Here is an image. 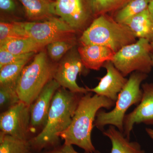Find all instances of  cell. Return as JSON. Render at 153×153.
<instances>
[{"label": "cell", "mask_w": 153, "mask_h": 153, "mask_svg": "<svg viewBox=\"0 0 153 153\" xmlns=\"http://www.w3.org/2000/svg\"><path fill=\"white\" fill-rule=\"evenodd\" d=\"M60 87L52 98L47 122L41 131L30 143L34 153H41L60 145L59 135L71 123L81 97Z\"/></svg>", "instance_id": "1"}, {"label": "cell", "mask_w": 153, "mask_h": 153, "mask_svg": "<svg viewBox=\"0 0 153 153\" xmlns=\"http://www.w3.org/2000/svg\"><path fill=\"white\" fill-rule=\"evenodd\" d=\"M115 102L104 96L88 92L82 95L76 108L71 123L59 135L64 143L75 145L85 152L92 153L96 150L91 141V134L97 112L101 108L107 109Z\"/></svg>", "instance_id": "2"}, {"label": "cell", "mask_w": 153, "mask_h": 153, "mask_svg": "<svg viewBox=\"0 0 153 153\" xmlns=\"http://www.w3.org/2000/svg\"><path fill=\"white\" fill-rule=\"evenodd\" d=\"M136 37L126 25L100 15L82 33V45H97L108 47L116 53L123 47L136 42Z\"/></svg>", "instance_id": "3"}, {"label": "cell", "mask_w": 153, "mask_h": 153, "mask_svg": "<svg viewBox=\"0 0 153 153\" xmlns=\"http://www.w3.org/2000/svg\"><path fill=\"white\" fill-rule=\"evenodd\" d=\"M56 65L49 60L44 50L34 56L17 80L16 91L21 101L29 105L33 103L44 86L53 79Z\"/></svg>", "instance_id": "4"}, {"label": "cell", "mask_w": 153, "mask_h": 153, "mask_svg": "<svg viewBox=\"0 0 153 153\" xmlns=\"http://www.w3.org/2000/svg\"><path fill=\"white\" fill-rule=\"evenodd\" d=\"M148 74L135 71L131 74L123 89L119 94L114 108L109 112L100 110L97 114L94 126L103 131L106 125L114 126L123 133V122L126 113L132 105L139 103L143 96L140 88Z\"/></svg>", "instance_id": "5"}, {"label": "cell", "mask_w": 153, "mask_h": 153, "mask_svg": "<svg viewBox=\"0 0 153 153\" xmlns=\"http://www.w3.org/2000/svg\"><path fill=\"white\" fill-rule=\"evenodd\" d=\"M152 55L150 41L139 38L117 52L111 61L124 76L135 71L148 74L153 68Z\"/></svg>", "instance_id": "6"}, {"label": "cell", "mask_w": 153, "mask_h": 153, "mask_svg": "<svg viewBox=\"0 0 153 153\" xmlns=\"http://www.w3.org/2000/svg\"><path fill=\"white\" fill-rule=\"evenodd\" d=\"M29 38L45 46L74 38L76 31L60 18L54 17L43 22H19Z\"/></svg>", "instance_id": "7"}, {"label": "cell", "mask_w": 153, "mask_h": 153, "mask_svg": "<svg viewBox=\"0 0 153 153\" xmlns=\"http://www.w3.org/2000/svg\"><path fill=\"white\" fill-rule=\"evenodd\" d=\"M87 70L82 63L77 49L74 47L56 64L53 79L60 87L74 93L85 94L88 92L87 88L79 86L76 79L79 74H87Z\"/></svg>", "instance_id": "8"}, {"label": "cell", "mask_w": 153, "mask_h": 153, "mask_svg": "<svg viewBox=\"0 0 153 153\" xmlns=\"http://www.w3.org/2000/svg\"><path fill=\"white\" fill-rule=\"evenodd\" d=\"M30 105L23 102L11 107L0 115L1 132L25 140L32 138Z\"/></svg>", "instance_id": "9"}, {"label": "cell", "mask_w": 153, "mask_h": 153, "mask_svg": "<svg viewBox=\"0 0 153 153\" xmlns=\"http://www.w3.org/2000/svg\"><path fill=\"white\" fill-rule=\"evenodd\" d=\"M56 15L75 31L83 28L91 12L87 0H55Z\"/></svg>", "instance_id": "10"}, {"label": "cell", "mask_w": 153, "mask_h": 153, "mask_svg": "<svg viewBox=\"0 0 153 153\" xmlns=\"http://www.w3.org/2000/svg\"><path fill=\"white\" fill-rule=\"evenodd\" d=\"M143 96L139 104L126 114L123 122V134L130 140L131 132L135 124L153 125V83L142 85Z\"/></svg>", "instance_id": "11"}, {"label": "cell", "mask_w": 153, "mask_h": 153, "mask_svg": "<svg viewBox=\"0 0 153 153\" xmlns=\"http://www.w3.org/2000/svg\"><path fill=\"white\" fill-rule=\"evenodd\" d=\"M60 87L59 83L55 79L50 80L30 105L31 133H35L37 129L41 127L43 128L45 126L52 98L57 89Z\"/></svg>", "instance_id": "12"}, {"label": "cell", "mask_w": 153, "mask_h": 153, "mask_svg": "<svg viewBox=\"0 0 153 153\" xmlns=\"http://www.w3.org/2000/svg\"><path fill=\"white\" fill-rule=\"evenodd\" d=\"M103 67L106 69V74L100 79L98 85L94 88H86L88 92H94L116 102L119 94L125 86L128 79L125 78L111 61H107Z\"/></svg>", "instance_id": "13"}, {"label": "cell", "mask_w": 153, "mask_h": 153, "mask_svg": "<svg viewBox=\"0 0 153 153\" xmlns=\"http://www.w3.org/2000/svg\"><path fill=\"white\" fill-rule=\"evenodd\" d=\"M77 50L85 68L96 71L107 61H111L115 54L108 47L100 45H82Z\"/></svg>", "instance_id": "14"}, {"label": "cell", "mask_w": 153, "mask_h": 153, "mask_svg": "<svg viewBox=\"0 0 153 153\" xmlns=\"http://www.w3.org/2000/svg\"><path fill=\"white\" fill-rule=\"evenodd\" d=\"M30 22L48 20L56 16L55 0H19Z\"/></svg>", "instance_id": "15"}, {"label": "cell", "mask_w": 153, "mask_h": 153, "mask_svg": "<svg viewBox=\"0 0 153 153\" xmlns=\"http://www.w3.org/2000/svg\"><path fill=\"white\" fill-rule=\"evenodd\" d=\"M103 134L110 140L112 145L110 153H146L140 145L137 142L130 141L123 133L110 125Z\"/></svg>", "instance_id": "16"}, {"label": "cell", "mask_w": 153, "mask_h": 153, "mask_svg": "<svg viewBox=\"0 0 153 153\" xmlns=\"http://www.w3.org/2000/svg\"><path fill=\"white\" fill-rule=\"evenodd\" d=\"M131 30L136 38L151 41L153 39V20L148 9L124 24Z\"/></svg>", "instance_id": "17"}, {"label": "cell", "mask_w": 153, "mask_h": 153, "mask_svg": "<svg viewBox=\"0 0 153 153\" xmlns=\"http://www.w3.org/2000/svg\"><path fill=\"white\" fill-rule=\"evenodd\" d=\"M30 38L13 39L0 45V49H5L16 55H23L43 50L46 47Z\"/></svg>", "instance_id": "18"}, {"label": "cell", "mask_w": 153, "mask_h": 153, "mask_svg": "<svg viewBox=\"0 0 153 153\" xmlns=\"http://www.w3.org/2000/svg\"><path fill=\"white\" fill-rule=\"evenodd\" d=\"M36 53V52H31L23 59L1 67L0 85L16 83L23 68L28 62L35 56Z\"/></svg>", "instance_id": "19"}, {"label": "cell", "mask_w": 153, "mask_h": 153, "mask_svg": "<svg viewBox=\"0 0 153 153\" xmlns=\"http://www.w3.org/2000/svg\"><path fill=\"white\" fill-rule=\"evenodd\" d=\"M0 153H34L30 141L0 132Z\"/></svg>", "instance_id": "20"}, {"label": "cell", "mask_w": 153, "mask_h": 153, "mask_svg": "<svg viewBox=\"0 0 153 153\" xmlns=\"http://www.w3.org/2000/svg\"><path fill=\"white\" fill-rule=\"evenodd\" d=\"M149 0H130L118 11L115 20L124 24L137 14L148 9Z\"/></svg>", "instance_id": "21"}, {"label": "cell", "mask_w": 153, "mask_h": 153, "mask_svg": "<svg viewBox=\"0 0 153 153\" xmlns=\"http://www.w3.org/2000/svg\"><path fill=\"white\" fill-rule=\"evenodd\" d=\"M29 38L19 22L0 23V45L13 39Z\"/></svg>", "instance_id": "22"}, {"label": "cell", "mask_w": 153, "mask_h": 153, "mask_svg": "<svg viewBox=\"0 0 153 153\" xmlns=\"http://www.w3.org/2000/svg\"><path fill=\"white\" fill-rule=\"evenodd\" d=\"M75 38L55 41L47 45V53L53 62L60 61L71 49L75 47Z\"/></svg>", "instance_id": "23"}, {"label": "cell", "mask_w": 153, "mask_h": 153, "mask_svg": "<svg viewBox=\"0 0 153 153\" xmlns=\"http://www.w3.org/2000/svg\"><path fill=\"white\" fill-rule=\"evenodd\" d=\"M130 0H87L91 12L97 15L104 14L123 7Z\"/></svg>", "instance_id": "24"}, {"label": "cell", "mask_w": 153, "mask_h": 153, "mask_svg": "<svg viewBox=\"0 0 153 153\" xmlns=\"http://www.w3.org/2000/svg\"><path fill=\"white\" fill-rule=\"evenodd\" d=\"M21 101L16 91V83L0 85V108L2 112Z\"/></svg>", "instance_id": "25"}, {"label": "cell", "mask_w": 153, "mask_h": 153, "mask_svg": "<svg viewBox=\"0 0 153 153\" xmlns=\"http://www.w3.org/2000/svg\"><path fill=\"white\" fill-rule=\"evenodd\" d=\"M30 53L16 55L11 53L5 49H0V68L7 64L23 59L27 56Z\"/></svg>", "instance_id": "26"}, {"label": "cell", "mask_w": 153, "mask_h": 153, "mask_svg": "<svg viewBox=\"0 0 153 153\" xmlns=\"http://www.w3.org/2000/svg\"><path fill=\"white\" fill-rule=\"evenodd\" d=\"M41 153H80L75 151L72 145L66 144L59 145L54 147L44 150ZM84 153H89L85 152ZM92 153H101L99 151L96 150Z\"/></svg>", "instance_id": "27"}, {"label": "cell", "mask_w": 153, "mask_h": 153, "mask_svg": "<svg viewBox=\"0 0 153 153\" xmlns=\"http://www.w3.org/2000/svg\"><path fill=\"white\" fill-rule=\"evenodd\" d=\"M16 8L15 0H0V9L2 12L12 13L16 10Z\"/></svg>", "instance_id": "28"}, {"label": "cell", "mask_w": 153, "mask_h": 153, "mask_svg": "<svg viewBox=\"0 0 153 153\" xmlns=\"http://www.w3.org/2000/svg\"><path fill=\"white\" fill-rule=\"evenodd\" d=\"M148 10L153 20V0H149Z\"/></svg>", "instance_id": "29"}, {"label": "cell", "mask_w": 153, "mask_h": 153, "mask_svg": "<svg viewBox=\"0 0 153 153\" xmlns=\"http://www.w3.org/2000/svg\"><path fill=\"white\" fill-rule=\"evenodd\" d=\"M146 131L148 134L149 137L153 141V129L146 128Z\"/></svg>", "instance_id": "30"}, {"label": "cell", "mask_w": 153, "mask_h": 153, "mask_svg": "<svg viewBox=\"0 0 153 153\" xmlns=\"http://www.w3.org/2000/svg\"><path fill=\"white\" fill-rule=\"evenodd\" d=\"M151 48H152V53H153V39L151 42Z\"/></svg>", "instance_id": "31"}, {"label": "cell", "mask_w": 153, "mask_h": 153, "mask_svg": "<svg viewBox=\"0 0 153 153\" xmlns=\"http://www.w3.org/2000/svg\"><path fill=\"white\" fill-rule=\"evenodd\" d=\"M152 67H153V55H152Z\"/></svg>", "instance_id": "32"}]
</instances>
